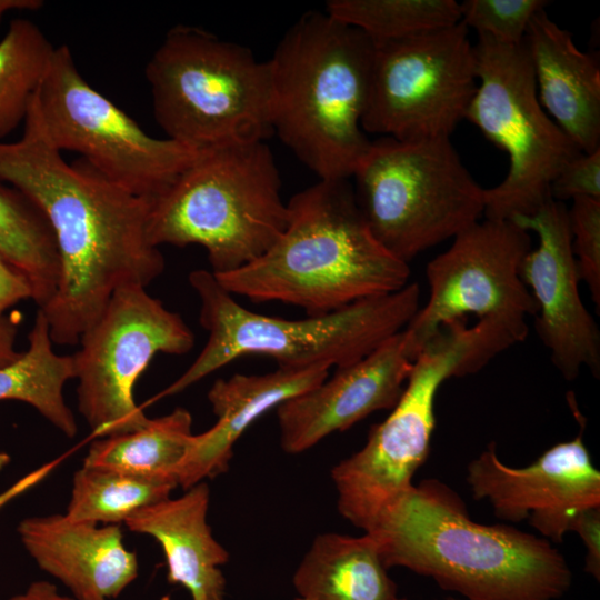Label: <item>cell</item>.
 Returning <instances> with one entry per match:
<instances>
[{"label":"cell","mask_w":600,"mask_h":600,"mask_svg":"<svg viewBox=\"0 0 600 600\" xmlns=\"http://www.w3.org/2000/svg\"><path fill=\"white\" fill-rule=\"evenodd\" d=\"M366 533L388 569L407 568L467 600H557L572 582L549 540L471 520L462 499L437 479L413 484Z\"/></svg>","instance_id":"7a4b0ae2"},{"label":"cell","mask_w":600,"mask_h":600,"mask_svg":"<svg viewBox=\"0 0 600 600\" xmlns=\"http://www.w3.org/2000/svg\"><path fill=\"white\" fill-rule=\"evenodd\" d=\"M376 540L368 533L317 536L293 574L307 600H400Z\"/></svg>","instance_id":"7402d4cb"},{"label":"cell","mask_w":600,"mask_h":600,"mask_svg":"<svg viewBox=\"0 0 600 600\" xmlns=\"http://www.w3.org/2000/svg\"><path fill=\"white\" fill-rule=\"evenodd\" d=\"M372 56L361 30L309 11L268 60L273 133L319 180H348L370 146L361 120Z\"/></svg>","instance_id":"277c9868"},{"label":"cell","mask_w":600,"mask_h":600,"mask_svg":"<svg viewBox=\"0 0 600 600\" xmlns=\"http://www.w3.org/2000/svg\"><path fill=\"white\" fill-rule=\"evenodd\" d=\"M352 177L373 237L407 263L479 221L484 211V189L450 139L371 141Z\"/></svg>","instance_id":"9c48e42d"},{"label":"cell","mask_w":600,"mask_h":600,"mask_svg":"<svg viewBox=\"0 0 600 600\" xmlns=\"http://www.w3.org/2000/svg\"><path fill=\"white\" fill-rule=\"evenodd\" d=\"M274 157L264 141L206 148L150 206L147 238L206 249L216 276L264 254L283 232L288 207L281 198Z\"/></svg>","instance_id":"8992f818"},{"label":"cell","mask_w":600,"mask_h":600,"mask_svg":"<svg viewBox=\"0 0 600 600\" xmlns=\"http://www.w3.org/2000/svg\"><path fill=\"white\" fill-rule=\"evenodd\" d=\"M37 566L78 600H111L138 577L136 552L120 526L76 521L61 513L28 517L17 527Z\"/></svg>","instance_id":"ac0fdd59"},{"label":"cell","mask_w":600,"mask_h":600,"mask_svg":"<svg viewBox=\"0 0 600 600\" xmlns=\"http://www.w3.org/2000/svg\"><path fill=\"white\" fill-rule=\"evenodd\" d=\"M400 600H406V599H401V598H400ZM448 600H459V599L450 598V599H448Z\"/></svg>","instance_id":"f35d334b"},{"label":"cell","mask_w":600,"mask_h":600,"mask_svg":"<svg viewBox=\"0 0 600 600\" xmlns=\"http://www.w3.org/2000/svg\"><path fill=\"white\" fill-rule=\"evenodd\" d=\"M544 0H466L461 22L478 34L510 46L524 41L530 21L548 4Z\"/></svg>","instance_id":"f1b7e54d"},{"label":"cell","mask_w":600,"mask_h":600,"mask_svg":"<svg viewBox=\"0 0 600 600\" xmlns=\"http://www.w3.org/2000/svg\"><path fill=\"white\" fill-rule=\"evenodd\" d=\"M532 249L529 231L511 220L477 221L426 268L429 299L404 328L416 357L443 326L474 314L508 326L523 341L537 304L520 277Z\"/></svg>","instance_id":"5bb4252c"},{"label":"cell","mask_w":600,"mask_h":600,"mask_svg":"<svg viewBox=\"0 0 600 600\" xmlns=\"http://www.w3.org/2000/svg\"><path fill=\"white\" fill-rule=\"evenodd\" d=\"M477 86L474 48L462 22L373 42L362 130L406 142L450 139Z\"/></svg>","instance_id":"4fadbf2b"},{"label":"cell","mask_w":600,"mask_h":600,"mask_svg":"<svg viewBox=\"0 0 600 600\" xmlns=\"http://www.w3.org/2000/svg\"><path fill=\"white\" fill-rule=\"evenodd\" d=\"M511 221L538 236V246L521 263L520 277L537 304L534 327L551 362L568 381L584 367L599 378L600 332L580 296L568 208L551 198L533 214Z\"/></svg>","instance_id":"2e32d148"},{"label":"cell","mask_w":600,"mask_h":600,"mask_svg":"<svg viewBox=\"0 0 600 600\" xmlns=\"http://www.w3.org/2000/svg\"><path fill=\"white\" fill-rule=\"evenodd\" d=\"M43 6L42 0H0V21L11 11H34Z\"/></svg>","instance_id":"d590c367"},{"label":"cell","mask_w":600,"mask_h":600,"mask_svg":"<svg viewBox=\"0 0 600 600\" xmlns=\"http://www.w3.org/2000/svg\"><path fill=\"white\" fill-rule=\"evenodd\" d=\"M7 600H78L71 594L61 593L52 582L39 580L31 582L22 592Z\"/></svg>","instance_id":"836d02e7"},{"label":"cell","mask_w":600,"mask_h":600,"mask_svg":"<svg viewBox=\"0 0 600 600\" xmlns=\"http://www.w3.org/2000/svg\"><path fill=\"white\" fill-rule=\"evenodd\" d=\"M17 323L11 318L0 320V367L14 361L21 352L16 349Z\"/></svg>","instance_id":"e575fe53"},{"label":"cell","mask_w":600,"mask_h":600,"mask_svg":"<svg viewBox=\"0 0 600 600\" xmlns=\"http://www.w3.org/2000/svg\"><path fill=\"white\" fill-rule=\"evenodd\" d=\"M54 47L30 20H12L0 40V141L24 122Z\"/></svg>","instance_id":"4316f807"},{"label":"cell","mask_w":600,"mask_h":600,"mask_svg":"<svg viewBox=\"0 0 600 600\" xmlns=\"http://www.w3.org/2000/svg\"><path fill=\"white\" fill-rule=\"evenodd\" d=\"M571 246L578 273L600 308V200L574 198L568 209Z\"/></svg>","instance_id":"f546056e"},{"label":"cell","mask_w":600,"mask_h":600,"mask_svg":"<svg viewBox=\"0 0 600 600\" xmlns=\"http://www.w3.org/2000/svg\"><path fill=\"white\" fill-rule=\"evenodd\" d=\"M27 299L32 300L28 280L0 257V320L9 308Z\"/></svg>","instance_id":"d6a6232c"},{"label":"cell","mask_w":600,"mask_h":600,"mask_svg":"<svg viewBox=\"0 0 600 600\" xmlns=\"http://www.w3.org/2000/svg\"><path fill=\"white\" fill-rule=\"evenodd\" d=\"M330 369L327 364L278 367L266 374L236 373L214 381L208 400L217 421L209 430L192 436L177 473L178 486L187 490L227 471L234 443L256 420L320 384Z\"/></svg>","instance_id":"d6986e66"},{"label":"cell","mask_w":600,"mask_h":600,"mask_svg":"<svg viewBox=\"0 0 600 600\" xmlns=\"http://www.w3.org/2000/svg\"><path fill=\"white\" fill-rule=\"evenodd\" d=\"M142 286L114 291L71 356L78 381V410L93 436L132 432L149 418L133 389L157 353L186 354L194 334L182 317Z\"/></svg>","instance_id":"7c38bea8"},{"label":"cell","mask_w":600,"mask_h":600,"mask_svg":"<svg viewBox=\"0 0 600 600\" xmlns=\"http://www.w3.org/2000/svg\"><path fill=\"white\" fill-rule=\"evenodd\" d=\"M210 490L199 482L178 498L149 504L124 524L152 537L163 551L170 583L186 588L192 600L223 598L226 578L220 569L228 551L214 539L207 521Z\"/></svg>","instance_id":"44dd1931"},{"label":"cell","mask_w":600,"mask_h":600,"mask_svg":"<svg viewBox=\"0 0 600 600\" xmlns=\"http://www.w3.org/2000/svg\"><path fill=\"white\" fill-rule=\"evenodd\" d=\"M0 182L37 206L56 239L60 278L40 309L53 343L78 344L116 290L147 288L163 272L162 252L147 238L150 203L84 161L68 163L49 140L34 98L21 138L0 141Z\"/></svg>","instance_id":"6da1fadb"},{"label":"cell","mask_w":600,"mask_h":600,"mask_svg":"<svg viewBox=\"0 0 600 600\" xmlns=\"http://www.w3.org/2000/svg\"><path fill=\"white\" fill-rule=\"evenodd\" d=\"M326 13L372 42L402 39L461 22L456 0H330Z\"/></svg>","instance_id":"83f0119b"},{"label":"cell","mask_w":600,"mask_h":600,"mask_svg":"<svg viewBox=\"0 0 600 600\" xmlns=\"http://www.w3.org/2000/svg\"><path fill=\"white\" fill-rule=\"evenodd\" d=\"M414 361L403 329L360 360L336 368L317 387L281 403L277 416L283 451L301 453L372 412L391 410Z\"/></svg>","instance_id":"e0dca14e"},{"label":"cell","mask_w":600,"mask_h":600,"mask_svg":"<svg viewBox=\"0 0 600 600\" xmlns=\"http://www.w3.org/2000/svg\"><path fill=\"white\" fill-rule=\"evenodd\" d=\"M524 44L534 72L538 99L582 153L600 149V68L580 51L571 33L544 10L530 21Z\"/></svg>","instance_id":"ffe728a7"},{"label":"cell","mask_w":600,"mask_h":600,"mask_svg":"<svg viewBox=\"0 0 600 600\" xmlns=\"http://www.w3.org/2000/svg\"><path fill=\"white\" fill-rule=\"evenodd\" d=\"M218 600H223V598H222V599H218ZM296 600H307V599H302V598H299V597H298Z\"/></svg>","instance_id":"74e56055"},{"label":"cell","mask_w":600,"mask_h":600,"mask_svg":"<svg viewBox=\"0 0 600 600\" xmlns=\"http://www.w3.org/2000/svg\"><path fill=\"white\" fill-rule=\"evenodd\" d=\"M10 462V456L0 451V471Z\"/></svg>","instance_id":"8d00e7d4"},{"label":"cell","mask_w":600,"mask_h":600,"mask_svg":"<svg viewBox=\"0 0 600 600\" xmlns=\"http://www.w3.org/2000/svg\"><path fill=\"white\" fill-rule=\"evenodd\" d=\"M287 207V226L264 254L214 274L232 296L321 316L409 283V263L373 237L348 180H319Z\"/></svg>","instance_id":"3957f363"},{"label":"cell","mask_w":600,"mask_h":600,"mask_svg":"<svg viewBox=\"0 0 600 600\" xmlns=\"http://www.w3.org/2000/svg\"><path fill=\"white\" fill-rule=\"evenodd\" d=\"M28 341L24 352L0 367V401L24 402L66 437L73 438L78 426L63 397L64 384L74 379L72 357L54 351L48 321L40 309Z\"/></svg>","instance_id":"603a6c76"},{"label":"cell","mask_w":600,"mask_h":600,"mask_svg":"<svg viewBox=\"0 0 600 600\" xmlns=\"http://www.w3.org/2000/svg\"><path fill=\"white\" fill-rule=\"evenodd\" d=\"M189 283L199 298V321L208 339L194 361L161 397L182 392L249 354L273 358L278 367L348 366L403 330L420 308L421 293L419 284L412 282L330 313L289 320L244 308L211 271H191Z\"/></svg>","instance_id":"5b68a950"},{"label":"cell","mask_w":600,"mask_h":600,"mask_svg":"<svg viewBox=\"0 0 600 600\" xmlns=\"http://www.w3.org/2000/svg\"><path fill=\"white\" fill-rule=\"evenodd\" d=\"M550 196L560 202L580 197L600 200V149L569 161L552 181Z\"/></svg>","instance_id":"4dcf8cb0"},{"label":"cell","mask_w":600,"mask_h":600,"mask_svg":"<svg viewBox=\"0 0 600 600\" xmlns=\"http://www.w3.org/2000/svg\"><path fill=\"white\" fill-rule=\"evenodd\" d=\"M146 79L167 138L209 148L273 133L269 64L244 46L176 26L148 61Z\"/></svg>","instance_id":"ba28073f"},{"label":"cell","mask_w":600,"mask_h":600,"mask_svg":"<svg viewBox=\"0 0 600 600\" xmlns=\"http://www.w3.org/2000/svg\"><path fill=\"white\" fill-rule=\"evenodd\" d=\"M476 93L466 119L509 157L498 186L484 189L486 219L511 220L537 212L551 199L550 186L582 153L542 108L524 41L510 46L478 34Z\"/></svg>","instance_id":"30bf717a"},{"label":"cell","mask_w":600,"mask_h":600,"mask_svg":"<svg viewBox=\"0 0 600 600\" xmlns=\"http://www.w3.org/2000/svg\"><path fill=\"white\" fill-rule=\"evenodd\" d=\"M174 482L86 467L72 479L66 516L76 521L120 526L140 509L167 499Z\"/></svg>","instance_id":"484cf974"},{"label":"cell","mask_w":600,"mask_h":600,"mask_svg":"<svg viewBox=\"0 0 600 600\" xmlns=\"http://www.w3.org/2000/svg\"><path fill=\"white\" fill-rule=\"evenodd\" d=\"M0 257L29 282L32 300L43 308L60 278L53 232L43 213L23 193L0 182Z\"/></svg>","instance_id":"d4e9b609"},{"label":"cell","mask_w":600,"mask_h":600,"mask_svg":"<svg viewBox=\"0 0 600 600\" xmlns=\"http://www.w3.org/2000/svg\"><path fill=\"white\" fill-rule=\"evenodd\" d=\"M34 103L49 140L100 176L151 203L206 148L154 138L90 86L67 44L54 47Z\"/></svg>","instance_id":"8fae6325"},{"label":"cell","mask_w":600,"mask_h":600,"mask_svg":"<svg viewBox=\"0 0 600 600\" xmlns=\"http://www.w3.org/2000/svg\"><path fill=\"white\" fill-rule=\"evenodd\" d=\"M467 482L474 499L487 500L496 517L509 522L526 519L551 542H562L581 511L600 507V472L582 441V429L524 468L502 463L491 442L469 463Z\"/></svg>","instance_id":"9a60e30c"},{"label":"cell","mask_w":600,"mask_h":600,"mask_svg":"<svg viewBox=\"0 0 600 600\" xmlns=\"http://www.w3.org/2000/svg\"><path fill=\"white\" fill-rule=\"evenodd\" d=\"M509 348L494 323L466 320L441 327L416 359L391 413L370 429L366 444L331 470L343 518L367 532L381 512L412 486L426 462L436 427L434 402L451 377L482 369Z\"/></svg>","instance_id":"52a82bcc"},{"label":"cell","mask_w":600,"mask_h":600,"mask_svg":"<svg viewBox=\"0 0 600 600\" xmlns=\"http://www.w3.org/2000/svg\"><path fill=\"white\" fill-rule=\"evenodd\" d=\"M192 417L184 408L152 418L132 432L94 440L82 466L174 482L192 438Z\"/></svg>","instance_id":"cb8c5ba5"},{"label":"cell","mask_w":600,"mask_h":600,"mask_svg":"<svg viewBox=\"0 0 600 600\" xmlns=\"http://www.w3.org/2000/svg\"><path fill=\"white\" fill-rule=\"evenodd\" d=\"M581 538L586 550L584 570L597 581L600 579V507L581 511L571 524Z\"/></svg>","instance_id":"1f68e13d"}]
</instances>
